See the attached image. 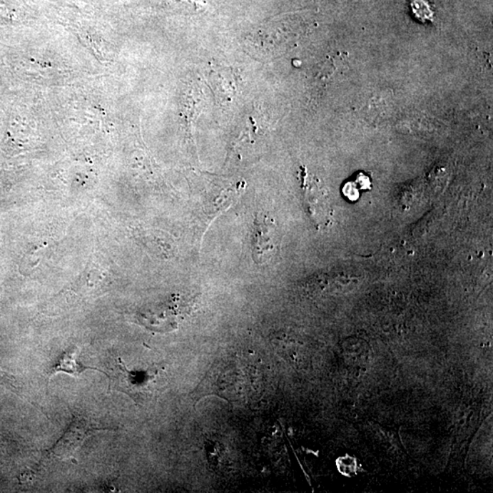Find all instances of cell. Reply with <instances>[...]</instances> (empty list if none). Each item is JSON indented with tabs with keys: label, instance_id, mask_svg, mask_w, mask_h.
<instances>
[{
	"label": "cell",
	"instance_id": "cell-1",
	"mask_svg": "<svg viewBox=\"0 0 493 493\" xmlns=\"http://www.w3.org/2000/svg\"><path fill=\"white\" fill-rule=\"evenodd\" d=\"M263 372L250 358L230 352L217 359L192 392L195 402L215 396L233 404H247L260 396Z\"/></svg>",
	"mask_w": 493,
	"mask_h": 493
},
{
	"label": "cell",
	"instance_id": "cell-2",
	"mask_svg": "<svg viewBox=\"0 0 493 493\" xmlns=\"http://www.w3.org/2000/svg\"><path fill=\"white\" fill-rule=\"evenodd\" d=\"M300 190L303 208L313 226L319 230L331 226L332 208L327 190L322 182L309 175L306 169L300 173Z\"/></svg>",
	"mask_w": 493,
	"mask_h": 493
},
{
	"label": "cell",
	"instance_id": "cell-3",
	"mask_svg": "<svg viewBox=\"0 0 493 493\" xmlns=\"http://www.w3.org/2000/svg\"><path fill=\"white\" fill-rule=\"evenodd\" d=\"M156 373L158 372L127 370L126 365L118 359V363L113 370L112 377H108L110 380V390L113 388L123 392L132 397L137 404H143L153 396Z\"/></svg>",
	"mask_w": 493,
	"mask_h": 493
},
{
	"label": "cell",
	"instance_id": "cell-4",
	"mask_svg": "<svg viewBox=\"0 0 493 493\" xmlns=\"http://www.w3.org/2000/svg\"><path fill=\"white\" fill-rule=\"evenodd\" d=\"M107 430V427L97 426L93 420L80 414H74L70 426L68 427L63 437L52 447L50 453L58 459L73 458L87 437H91L97 431Z\"/></svg>",
	"mask_w": 493,
	"mask_h": 493
},
{
	"label": "cell",
	"instance_id": "cell-5",
	"mask_svg": "<svg viewBox=\"0 0 493 493\" xmlns=\"http://www.w3.org/2000/svg\"><path fill=\"white\" fill-rule=\"evenodd\" d=\"M276 230L269 215H258L251 234V250L255 263H269L276 253Z\"/></svg>",
	"mask_w": 493,
	"mask_h": 493
},
{
	"label": "cell",
	"instance_id": "cell-6",
	"mask_svg": "<svg viewBox=\"0 0 493 493\" xmlns=\"http://www.w3.org/2000/svg\"><path fill=\"white\" fill-rule=\"evenodd\" d=\"M81 350L78 346L73 345L67 349V350L61 355V357L59 358L54 367H52L50 375L63 372V373L71 375L77 377L78 375L83 373L86 370H96L104 373V372L100 370L99 368L86 367L83 363H81L79 358Z\"/></svg>",
	"mask_w": 493,
	"mask_h": 493
},
{
	"label": "cell",
	"instance_id": "cell-7",
	"mask_svg": "<svg viewBox=\"0 0 493 493\" xmlns=\"http://www.w3.org/2000/svg\"><path fill=\"white\" fill-rule=\"evenodd\" d=\"M344 355L349 364L365 365L369 360V348L367 342L360 339H349L342 345Z\"/></svg>",
	"mask_w": 493,
	"mask_h": 493
},
{
	"label": "cell",
	"instance_id": "cell-8",
	"mask_svg": "<svg viewBox=\"0 0 493 493\" xmlns=\"http://www.w3.org/2000/svg\"><path fill=\"white\" fill-rule=\"evenodd\" d=\"M411 8L415 16L421 21H429L433 17V12L426 0H413Z\"/></svg>",
	"mask_w": 493,
	"mask_h": 493
},
{
	"label": "cell",
	"instance_id": "cell-9",
	"mask_svg": "<svg viewBox=\"0 0 493 493\" xmlns=\"http://www.w3.org/2000/svg\"><path fill=\"white\" fill-rule=\"evenodd\" d=\"M338 469L342 474L352 476L357 473V459L350 456L342 457L337 462Z\"/></svg>",
	"mask_w": 493,
	"mask_h": 493
}]
</instances>
